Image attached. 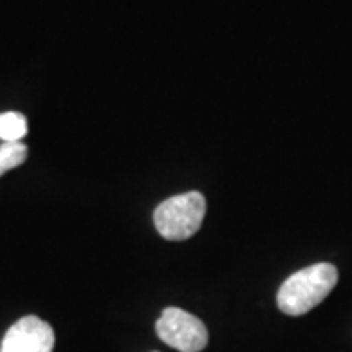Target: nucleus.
<instances>
[{
	"label": "nucleus",
	"mask_w": 352,
	"mask_h": 352,
	"mask_svg": "<svg viewBox=\"0 0 352 352\" xmlns=\"http://www.w3.org/2000/svg\"><path fill=\"white\" fill-rule=\"evenodd\" d=\"M339 272L333 264L319 263L302 268L278 289V307L286 315H305L317 307L337 286Z\"/></svg>",
	"instance_id": "nucleus-1"
},
{
	"label": "nucleus",
	"mask_w": 352,
	"mask_h": 352,
	"mask_svg": "<svg viewBox=\"0 0 352 352\" xmlns=\"http://www.w3.org/2000/svg\"><path fill=\"white\" fill-rule=\"evenodd\" d=\"M206 217V198L200 192L178 194L155 210V227L161 237L168 241H184L198 233Z\"/></svg>",
	"instance_id": "nucleus-2"
},
{
	"label": "nucleus",
	"mask_w": 352,
	"mask_h": 352,
	"mask_svg": "<svg viewBox=\"0 0 352 352\" xmlns=\"http://www.w3.org/2000/svg\"><path fill=\"white\" fill-rule=\"evenodd\" d=\"M157 335L180 352H200L208 346V329L196 315L180 307H166L157 321Z\"/></svg>",
	"instance_id": "nucleus-3"
},
{
	"label": "nucleus",
	"mask_w": 352,
	"mask_h": 352,
	"mask_svg": "<svg viewBox=\"0 0 352 352\" xmlns=\"http://www.w3.org/2000/svg\"><path fill=\"white\" fill-rule=\"evenodd\" d=\"M55 333L50 323L36 315H25L6 331L0 352H53Z\"/></svg>",
	"instance_id": "nucleus-4"
},
{
	"label": "nucleus",
	"mask_w": 352,
	"mask_h": 352,
	"mask_svg": "<svg viewBox=\"0 0 352 352\" xmlns=\"http://www.w3.org/2000/svg\"><path fill=\"white\" fill-rule=\"evenodd\" d=\"M28 133V120L18 112L0 113V141L12 143L22 141Z\"/></svg>",
	"instance_id": "nucleus-5"
},
{
	"label": "nucleus",
	"mask_w": 352,
	"mask_h": 352,
	"mask_svg": "<svg viewBox=\"0 0 352 352\" xmlns=\"http://www.w3.org/2000/svg\"><path fill=\"white\" fill-rule=\"evenodd\" d=\"M25 157H28V147L22 141L2 143L0 145V176L10 168L20 166L25 161Z\"/></svg>",
	"instance_id": "nucleus-6"
}]
</instances>
